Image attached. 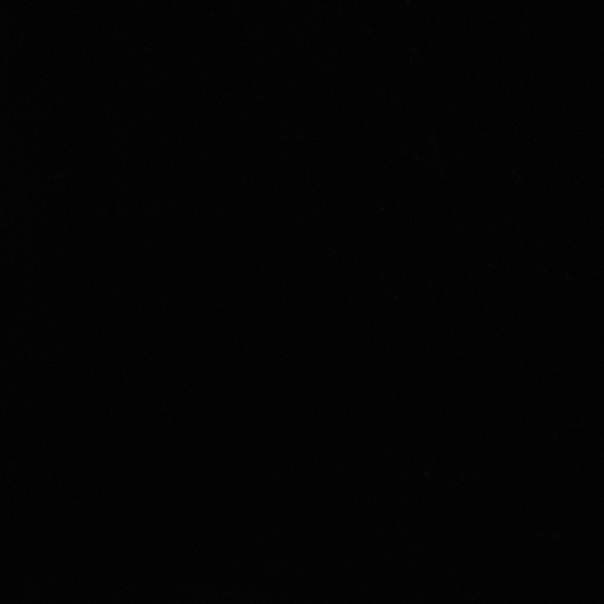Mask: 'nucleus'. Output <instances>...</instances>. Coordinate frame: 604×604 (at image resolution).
Segmentation results:
<instances>
[]
</instances>
